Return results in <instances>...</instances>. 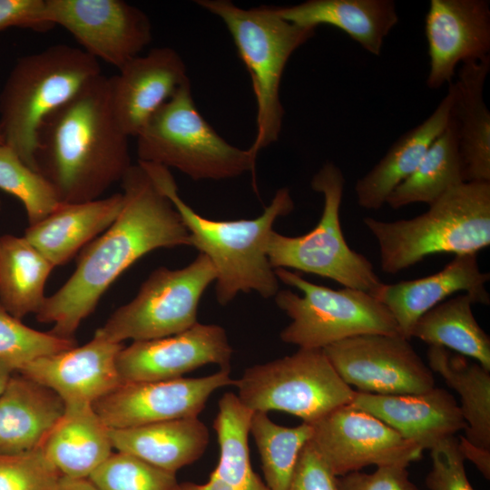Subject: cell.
<instances>
[{"instance_id": "44", "label": "cell", "mask_w": 490, "mask_h": 490, "mask_svg": "<svg viewBox=\"0 0 490 490\" xmlns=\"http://www.w3.org/2000/svg\"><path fill=\"white\" fill-rule=\"evenodd\" d=\"M52 490H99L89 478L61 475Z\"/></svg>"}, {"instance_id": "42", "label": "cell", "mask_w": 490, "mask_h": 490, "mask_svg": "<svg viewBox=\"0 0 490 490\" xmlns=\"http://www.w3.org/2000/svg\"><path fill=\"white\" fill-rule=\"evenodd\" d=\"M10 27L47 31L45 0H0V31Z\"/></svg>"}, {"instance_id": "23", "label": "cell", "mask_w": 490, "mask_h": 490, "mask_svg": "<svg viewBox=\"0 0 490 490\" xmlns=\"http://www.w3.org/2000/svg\"><path fill=\"white\" fill-rule=\"evenodd\" d=\"M64 409V402L54 391L13 373L0 395V455L41 447Z\"/></svg>"}, {"instance_id": "36", "label": "cell", "mask_w": 490, "mask_h": 490, "mask_svg": "<svg viewBox=\"0 0 490 490\" xmlns=\"http://www.w3.org/2000/svg\"><path fill=\"white\" fill-rule=\"evenodd\" d=\"M99 490H177L175 473L123 452L112 453L88 477Z\"/></svg>"}, {"instance_id": "33", "label": "cell", "mask_w": 490, "mask_h": 490, "mask_svg": "<svg viewBox=\"0 0 490 490\" xmlns=\"http://www.w3.org/2000/svg\"><path fill=\"white\" fill-rule=\"evenodd\" d=\"M466 182L456 122L451 115L416 170L388 195L386 203L399 209L413 203L435 202Z\"/></svg>"}, {"instance_id": "18", "label": "cell", "mask_w": 490, "mask_h": 490, "mask_svg": "<svg viewBox=\"0 0 490 490\" xmlns=\"http://www.w3.org/2000/svg\"><path fill=\"white\" fill-rule=\"evenodd\" d=\"M190 83L181 55L167 46L140 54L109 77L110 101L114 117L129 136L136 137L151 117L177 91Z\"/></svg>"}, {"instance_id": "24", "label": "cell", "mask_w": 490, "mask_h": 490, "mask_svg": "<svg viewBox=\"0 0 490 490\" xmlns=\"http://www.w3.org/2000/svg\"><path fill=\"white\" fill-rule=\"evenodd\" d=\"M490 56L461 64L452 82L451 115L456 122L466 182H490V112L484 87Z\"/></svg>"}, {"instance_id": "27", "label": "cell", "mask_w": 490, "mask_h": 490, "mask_svg": "<svg viewBox=\"0 0 490 490\" xmlns=\"http://www.w3.org/2000/svg\"><path fill=\"white\" fill-rule=\"evenodd\" d=\"M113 447L156 467L176 473L205 452L210 433L199 417L178 418L129 428L110 429Z\"/></svg>"}, {"instance_id": "2", "label": "cell", "mask_w": 490, "mask_h": 490, "mask_svg": "<svg viewBox=\"0 0 490 490\" xmlns=\"http://www.w3.org/2000/svg\"><path fill=\"white\" fill-rule=\"evenodd\" d=\"M129 138L113 113L109 77L100 74L42 122L37 171L60 203L98 200L132 167Z\"/></svg>"}, {"instance_id": "7", "label": "cell", "mask_w": 490, "mask_h": 490, "mask_svg": "<svg viewBox=\"0 0 490 490\" xmlns=\"http://www.w3.org/2000/svg\"><path fill=\"white\" fill-rule=\"evenodd\" d=\"M138 162L175 168L195 181L254 173L257 155L223 139L199 112L190 83L136 136Z\"/></svg>"}, {"instance_id": "14", "label": "cell", "mask_w": 490, "mask_h": 490, "mask_svg": "<svg viewBox=\"0 0 490 490\" xmlns=\"http://www.w3.org/2000/svg\"><path fill=\"white\" fill-rule=\"evenodd\" d=\"M47 21L68 31L85 53L118 70L152 41V24L122 0H45Z\"/></svg>"}, {"instance_id": "13", "label": "cell", "mask_w": 490, "mask_h": 490, "mask_svg": "<svg viewBox=\"0 0 490 490\" xmlns=\"http://www.w3.org/2000/svg\"><path fill=\"white\" fill-rule=\"evenodd\" d=\"M309 443L336 476L368 466L407 467L423 450L375 416L352 405L313 424Z\"/></svg>"}, {"instance_id": "39", "label": "cell", "mask_w": 490, "mask_h": 490, "mask_svg": "<svg viewBox=\"0 0 490 490\" xmlns=\"http://www.w3.org/2000/svg\"><path fill=\"white\" fill-rule=\"evenodd\" d=\"M432 468L426 475L429 490H475L466 472L458 440L449 437L430 449Z\"/></svg>"}, {"instance_id": "26", "label": "cell", "mask_w": 490, "mask_h": 490, "mask_svg": "<svg viewBox=\"0 0 490 490\" xmlns=\"http://www.w3.org/2000/svg\"><path fill=\"white\" fill-rule=\"evenodd\" d=\"M275 9L281 18L302 27H337L376 56L398 22L393 0H308Z\"/></svg>"}, {"instance_id": "30", "label": "cell", "mask_w": 490, "mask_h": 490, "mask_svg": "<svg viewBox=\"0 0 490 490\" xmlns=\"http://www.w3.org/2000/svg\"><path fill=\"white\" fill-rule=\"evenodd\" d=\"M54 266L24 237H0V304L22 319L36 314L46 296L44 287Z\"/></svg>"}, {"instance_id": "17", "label": "cell", "mask_w": 490, "mask_h": 490, "mask_svg": "<svg viewBox=\"0 0 490 490\" xmlns=\"http://www.w3.org/2000/svg\"><path fill=\"white\" fill-rule=\"evenodd\" d=\"M429 56L426 85L453 81L459 64L490 56L488 0H431L425 19Z\"/></svg>"}, {"instance_id": "34", "label": "cell", "mask_w": 490, "mask_h": 490, "mask_svg": "<svg viewBox=\"0 0 490 490\" xmlns=\"http://www.w3.org/2000/svg\"><path fill=\"white\" fill-rule=\"evenodd\" d=\"M250 434L257 446L266 485L271 490H287L302 448L310 440L312 426L302 422L284 426L266 412H253Z\"/></svg>"}, {"instance_id": "10", "label": "cell", "mask_w": 490, "mask_h": 490, "mask_svg": "<svg viewBox=\"0 0 490 490\" xmlns=\"http://www.w3.org/2000/svg\"><path fill=\"white\" fill-rule=\"evenodd\" d=\"M234 386L241 403L251 411H283L309 424L349 405L355 394L318 348H299L250 367Z\"/></svg>"}, {"instance_id": "8", "label": "cell", "mask_w": 490, "mask_h": 490, "mask_svg": "<svg viewBox=\"0 0 490 490\" xmlns=\"http://www.w3.org/2000/svg\"><path fill=\"white\" fill-rule=\"evenodd\" d=\"M275 273L301 292L282 289L274 296L276 305L291 319L279 334L285 343L323 349L359 335H400L391 313L370 293L344 287L332 289L286 269H276Z\"/></svg>"}, {"instance_id": "40", "label": "cell", "mask_w": 490, "mask_h": 490, "mask_svg": "<svg viewBox=\"0 0 490 490\" xmlns=\"http://www.w3.org/2000/svg\"><path fill=\"white\" fill-rule=\"evenodd\" d=\"M338 490H419L405 466H379L370 474L354 471L338 476Z\"/></svg>"}, {"instance_id": "37", "label": "cell", "mask_w": 490, "mask_h": 490, "mask_svg": "<svg viewBox=\"0 0 490 490\" xmlns=\"http://www.w3.org/2000/svg\"><path fill=\"white\" fill-rule=\"evenodd\" d=\"M77 346L75 339H64L27 327L0 304V361L17 372L27 363Z\"/></svg>"}, {"instance_id": "29", "label": "cell", "mask_w": 490, "mask_h": 490, "mask_svg": "<svg viewBox=\"0 0 490 490\" xmlns=\"http://www.w3.org/2000/svg\"><path fill=\"white\" fill-rule=\"evenodd\" d=\"M213 421L220 458L204 484L183 482L177 490H271L253 471L249 450L250 424L253 414L234 393L218 402Z\"/></svg>"}, {"instance_id": "20", "label": "cell", "mask_w": 490, "mask_h": 490, "mask_svg": "<svg viewBox=\"0 0 490 490\" xmlns=\"http://www.w3.org/2000/svg\"><path fill=\"white\" fill-rule=\"evenodd\" d=\"M350 405L375 416L422 450L432 449L466 427L453 395L436 387L424 393L404 395L355 390Z\"/></svg>"}, {"instance_id": "9", "label": "cell", "mask_w": 490, "mask_h": 490, "mask_svg": "<svg viewBox=\"0 0 490 490\" xmlns=\"http://www.w3.org/2000/svg\"><path fill=\"white\" fill-rule=\"evenodd\" d=\"M312 190L323 196V210L317 225L300 236H286L271 231L267 253L271 267L295 270L328 278L344 288L376 295L383 283L372 263L350 249L341 224L345 177L333 162H327L313 175Z\"/></svg>"}, {"instance_id": "22", "label": "cell", "mask_w": 490, "mask_h": 490, "mask_svg": "<svg viewBox=\"0 0 490 490\" xmlns=\"http://www.w3.org/2000/svg\"><path fill=\"white\" fill-rule=\"evenodd\" d=\"M122 192L85 202L61 203L42 220L29 225L24 238L54 266H63L106 230L123 207Z\"/></svg>"}, {"instance_id": "11", "label": "cell", "mask_w": 490, "mask_h": 490, "mask_svg": "<svg viewBox=\"0 0 490 490\" xmlns=\"http://www.w3.org/2000/svg\"><path fill=\"white\" fill-rule=\"evenodd\" d=\"M215 279L211 260L201 253L181 269L160 267L149 275L136 296L118 308L95 334L122 343L181 333L198 322L200 300Z\"/></svg>"}, {"instance_id": "43", "label": "cell", "mask_w": 490, "mask_h": 490, "mask_svg": "<svg viewBox=\"0 0 490 490\" xmlns=\"http://www.w3.org/2000/svg\"><path fill=\"white\" fill-rule=\"evenodd\" d=\"M458 443L463 457L471 461L488 480L490 478V449L479 447L470 443L465 436H460Z\"/></svg>"}, {"instance_id": "12", "label": "cell", "mask_w": 490, "mask_h": 490, "mask_svg": "<svg viewBox=\"0 0 490 490\" xmlns=\"http://www.w3.org/2000/svg\"><path fill=\"white\" fill-rule=\"evenodd\" d=\"M323 351L342 380L358 392L419 394L436 387L433 371L401 335H359Z\"/></svg>"}, {"instance_id": "25", "label": "cell", "mask_w": 490, "mask_h": 490, "mask_svg": "<svg viewBox=\"0 0 490 490\" xmlns=\"http://www.w3.org/2000/svg\"><path fill=\"white\" fill-rule=\"evenodd\" d=\"M452 82L435 111L402 134L378 162L356 181L355 193L361 208L379 210L393 190L416 170L432 142L445 130L454 97Z\"/></svg>"}, {"instance_id": "19", "label": "cell", "mask_w": 490, "mask_h": 490, "mask_svg": "<svg viewBox=\"0 0 490 490\" xmlns=\"http://www.w3.org/2000/svg\"><path fill=\"white\" fill-rule=\"evenodd\" d=\"M123 347L94 333L86 344L38 358L16 373L52 389L64 405H93L122 383L116 359Z\"/></svg>"}, {"instance_id": "46", "label": "cell", "mask_w": 490, "mask_h": 490, "mask_svg": "<svg viewBox=\"0 0 490 490\" xmlns=\"http://www.w3.org/2000/svg\"><path fill=\"white\" fill-rule=\"evenodd\" d=\"M0 144H4V140L2 138V135L0 134Z\"/></svg>"}, {"instance_id": "28", "label": "cell", "mask_w": 490, "mask_h": 490, "mask_svg": "<svg viewBox=\"0 0 490 490\" xmlns=\"http://www.w3.org/2000/svg\"><path fill=\"white\" fill-rule=\"evenodd\" d=\"M42 449L62 475L88 478L113 453L109 428L91 404L65 405Z\"/></svg>"}, {"instance_id": "16", "label": "cell", "mask_w": 490, "mask_h": 490, "mask_svg": "<svg viewBox=\"0 0 490 490\" xmlns=\"http://www.w3.org/2000/svg\"><path fill=\"white\" fill-rule=\"evenodd\" d=\"M232 354L222 327L197 322L175 335L133 341L121 349L116 365L122 383L160 381L182 377L207 364L230 369Z\"/></svg>"}, {"instance_id": "47", "label": "cell", "mask_w": 490, "mask_h": 490, "mask_svg": "<svg viewBox=\"0 0 490 490\" xmlns=\"http://www.w3.org/2000/svg\"><path fill=\"white\" fill-rule=\"evenodd\" d=\"M0 204H1V202H0Z\"/></svg>"}, {"instance_id": "21", "label": "cell", "mask_w": 490, "mask_h": 490, "mask_svg": "<svg viewBox=\"0 0 490 490\" xmlns=\"http://www.w3.org/2000/svg\"><path fill=\"white\" fill-rule=\"evenodd\" d=\"M489 279L490 274L480 270L476 254L457 255L432 275L393 284L382 283L375 297L391 313L400 335L410 339L419 318L456 293H467L476 303L489 304L485 289Z\"/></svg>"}, {"instance_id": "6", "label": "cell", "mask_w": 490, "mask_h": 490, "mask_svg": "<svg viewBox=\"0 0 490 490\" xmlns=\"http://www.w3.org/2000/svg\"><path fill=\"white\" fill-rule=\"evenodd\" d=\"M196 4L226 25L251 80L257 113L251 152L276 142L282 130L284 108L279 91L292 54L315 34L281 18L274 6L241 8L229 0H198Z\"/></svg>"}, {"instance_id": "32", "label": "cell", "mask_w": 490, "mask_h": 490, "mask_svg": "<svg viewBox=\"0 0 490 490\" xmlns=\"http://www.w3.org/2000/svg\"><path fill=\"white\" fill-rule=\"evenodd\" d=\"M474 303L467 293L444 300L419 318L411 338L471 358L490 370V338L473 314Z\"/></svg>"}, {"instance_id": "3", "label": "cell", "mask_w": 490, "mask_h": 490, "mask_svg": "<svg viewBox=\"0 0 490 490\" xmlns=\"http://www.w3.org/2000/svg\"><path fill=\"white\" fill-rule=\"evenodd\" d=\"M181 215L191 246L211 262L215 273V296L225 306L240 293H258L264 299L279 291V279L268 253L269 237L275 221L289 215L294 201L288 188L279 189L263 212L253 219L218 220L205 218L178 194L168 168L139 162Z\"/></svg>"}, {"instance_id": "38", "label": "cell", "mask_w": 490, "mask_h": 490, "mask_svg": "<svg viewBox=\"0 0 490 490\" xmlns=\"http://www.w3.org/2000/svg\"><path fill=\"white\" fill-rule=\"evenodd\" d=\"M61 475L42 447L0 455V490H52Z\"/></svg>"}, {"instance_id": "5", "label": "cell", "mask_w": 490, "mask_h": 490, "mask_svg": "<svg viewBox=\"0 0 490 490\" xmlns=\"http://www.w3.org/2000/svg\"><path fill=\"white\" fill-rule=\"evenodd\" d=\"M100 74L98 60L67 44L19 58L0 93L4 144L38 172L35 151L42 122Z\"/></svg>"}, {"instance_id": "15", "label": "cell", "mask_w": 490, "mask_h": 490, "mask_svg": "<svg viewBox=\"0 0 490 490\" xmlns=\"http://www.w3.org/2000/svg\"><path fill=\"white\" fill-rule=\"evenodd\" d=\"M234 383L224 368L201 377L123 382L92 406L110 429L198 417L217 389Z\"/></svg>"}, {"instance_id": "41", "label": "cell", "mask_w": 490, "mask_h": 490, "mask_svg": "<svg viewBox=\"0 0 490 490\" xmlns=\"http://www.w3.org/2000/svg\"><path fill=\"white\" fill-rule=\"evenodd\" d=\"M287 490H338L336 476L309 441L302 448Z\"/></svg>"}, {"instance_id": "4", "label": "cell", "mask_w": 490, "mask_h": 490, "mask_svg": "<svg viewBox=\"0 0 490 490\" xmlns=\"http://www.w3.org/2000/svg\"><path fill=\"white\" fill-rule=\"evenodd\" d=\"M379 247L381 269L396 274L426 257L476 254L490 245V182H464L412 219L365 218Z\"/></svg>"}, {"instance_id": "45", "label": "cell", "mask_w": 490, "mask_h": 490, "mask_svg": "<svg viewBox=\"0 0 490 490\" xmlns=\"http://www.w3.org/2000/svg\"><path fill=\"white\" fill-rule=\"evenodd\" d=\"M13 373L15 372L8 365L0 361V395L6 387Z\"/></svg>"}, {"instance_id": "31", "label": "cell", "mask_w": 490, "mask_h": 490, "mask_svg": "<svg viewBox=\"0 0 490 490\" xmlns=\"http://www.w3.org/2000/svg\"><path fill=\"white\" fill-rule=\"evenodd\" d=\"M426 357L430 369L460 397L459 407L466 423L465 437L490 449V370L438 346H429Z\"/></svg>"}, {"instance_id": "35", "label": "cell", "mask_w": 490, "mask_h": 490, "mask_svg": "<svg viewBox=\"0 0 490 490\" xmlns=\"http://www.w3.org/2000/svg\"><path fill=\"white\" fill-rule=\"evenodd\" d=\"M0 189L22 201L29 225L42 220L61 204L47 180L5 144H0Z\"/></svg>"}, {"instance_id": "1", "label": "cell", "mask_w": 490, "mask_h": 490, "mask_svg": "<svg viewBox=\"0 0 490 490\" xmlns=\"http://www.w3.org/2000/svg\"><path fill=\"white\" fill-rule=\"evenodd\" d=\"M123 207L113 223L81 251L72 276L35 314L50 334L74 339L82 323L115 279L145 254L191 246V235L167 195L146 169L132 164L122 181Z\"/></svg>"}]
</instances>
